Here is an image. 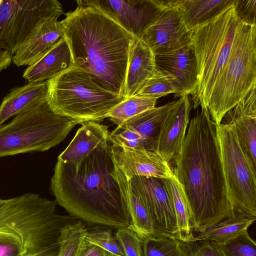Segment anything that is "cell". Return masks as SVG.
Instances as JSON below:
<instances>
[{
    "instance_id": "obj_1",
    "label": "cell",
    "mask_w": 256,
    "mask_h": 256,
    "mask_svg": "<svg viewBox=\"0 0 256 256\" xmlns=\"http://www.w3.org/2000/svg\"><path fill=\"white\" fill-rule=\"evenodd\" d=\"M128 186L109 142L78 161L58 160L50 188L56 204L70 216L119 228L130 224Z\"/></svg>"
},
{
    "instance_id": "obj_2",
    "label": "cell",
    "mask_w": 256,
    "mask_h": 256,
    "mask_svg": "<svg viewBox=\"0 0 256 256\" xmlns=\"http://www.w3.org/2000/svg\"><path fill=\"white\" fill-rule=\"evenodd\" d=\"M173 170L183 186L192 212V231L233 215L228 198L216 124L207 109L190 121Z\"/></svg>"
},
{
    "instance_id": "obj_3",
    "label": "cell",
    "mask_w": 256,
    "mask_h": 256,
    "mask_svg": "<svg viewBox=\"0 0 256 256\" xmlns=\"http://www.w3.org/2000/svg\"><path fill=\"white\" fill-rule=\"evenodd\" d=\"M60 21L62 37L72 64L98 85L124 97L130 56L136 38L93 6H78Z\"/></svg>"
},
{
    "instance_id": "obj_4",
    "label": "cell",
    "mask_w": 256,
    "mask_h": 256,
    "mask_svg": "<svg viewBox=\"0 0 256 256\" xmlns=\"http://www.w3.org/2000/svg\"><path fill=\"white\" fill-rule=\"evenodd\" d=\"M56 204L32 193L0 198V256H57L62 229L76 218Z\"/></svg>"
},
{
    "instance_id": "obj_5",
    "label": "cell",
    "mask_w": 256,
    "mask_h": 256,
    "mask_svg": "<svg viewBox=\"0 0 256 256\" xmlns=\"http://www.w3.org/2000/svg\"><path fill=\"white\" fill-rule=\"evenodd\" d=\"M46 102L52 112L82 123L102 122L124 98L98 85L73 64L46 80Z\"/></svg>"
},
{
    "instance_id": "obj_6",
    "label": "cell",
    "mask_w": 256,
    "mask_h": 256,
    "mask_svg": "<svg viewBox=\"0 0 256 256\" xmlns=\"http://www.w3.org/2000/svg\"><path fill=\"white\" fill-rule=\"evenodd\" d=\"M256 88V26L240 22L228 60L214 86L207 109L219 124L225 114Z\"/></svg>"
},
{
    "instance_id": "obj_7",
    "label": "cell",
    "mask_w": 256,
    "mask_h": 256,
    "mask_svg": "<svg viewBox=\"0 0 256 256\" xmlns=\"http://www.w3.org/2000/svg\"><path fill=\"white\" fill-rule=\"evenodd\" d=\"M234 5L193 31L191 43L196 58L198 78L192 98L194 109L198 106L207 109L214 84L229 57L241 22Z\"/></svg>"
},
{
    "instance_id": "obj_8",
    "label": "cell",
    "mask_w": 256,
    "mask_h": 256,
    "mask_svg": "<svg viewBox=\"0 0 256 256\" xmlns=\"http://www.w3.org/2000/svg\"><path fill=\"white\" fill-rule=\"evenodd\" d=\"M80 122L54 114L46 101L0 126V158L43 152L62 142Z\"/></svg>"
},
{
    "instance_id": "obj_9",
    "label": "cell",
    "mask_w": 256,
    "mask_h": 256,
    "mask_svg": "<svg viewBox=\"0 0 256 256\" xmlns=\"http://www.w3.org/2000/svg\"><path fill=\"white\" fill-rule=\"evenodd\" d=\"M222 168L233 215L256 216V172L243 153L232 124H216Z\"/></svg>"
},
{
    "instance_id": "obj_10",
    "label": "cell",
    "mask_w": 256,
    "mask_h": 256,
    "mask_svg": "<svg viewBox=\"0 0 256 256\" xmlns=\"http://www.w3.org/2000/svg\"><path fill=\"white\" fill-rule=\"evenodd\" d=\"M56 0H2L0 4V49L13 56L44 24L63 14Z\"/></svg>"
},
{
    "instance_id": "obj_11",
    "label": "cell",
    "mask_w": 256,
    "mask_h": 256,
    "mask_svg": "<svg viewBox=\"0 0 256 256\" xmlns=\"http://www.w3.org/2000/svg\"><path fill=\"white\" fill-rule=\"evenodd\" d=\"M176 100L148 110L127 120L110 132L114 146L156 150L162 124Z\"/></svg>"
},
{
    "instance_id": "obj_12",
    "label": "cell",
    "mask_w": 256,
    "mask_h": 256,
    "mask_svg": "<svg viewBox=\"0 0 256 256\" xmlns=\"http://www.w3.org/2000/svg\"><path fill=\"white\" fill-rule=\"evenodd\" d=\"M78 6H91L140 39L162 9L161 0H77Z\"/></svg>"
},
{
    "instance_id": "obj_13",
    "label": "cell",
    "mask_w": 256,
    "mask_h": 256,
    "mask_svg": "<svg viewBox=\"0 0 256 256\" xmlns=\"http://www.w3.org/2000/svg\"><path fill=\"white\" fill-rule=\"evenodd\" d=\"M162 9L141 36L156 55L180 48L191 42L193 32L188 30L177 6L176 0H161Z\"/></svg>"
},
{
    "instance_id": "obj_14",
    "label": "cell",
    "mask_w": 256,
    "mask_h": 256,
    "mask_svg": "<svg viewBox=\"0 0 256 256\" xmlns=\"http://www.w3.org/2000/svg\"><path fill=\"white\" fill-rule=\"evenodd\" d=\"M130 188L141 198L155 224L156 235L178 240V228L173 204L160 178L134 176Z\"/></svg>"
},
{
    "instance_id": "obj_15",
    "label": "cell",
    "mask_w": 256,
    "mask_h": 256,
    "mask_svg": "<svg viewBox=\"0 0 256 256\" xmlns=\"http://www.w3.org/2000/svg\"><path fill=\"white\" fill-rule=\"evenodd\" d=\"M112 146L116 164L128 181L134 176L160 179L174 176L169 162L155 150Z\"/></svg>"
},
{
    "instance_id": "obj_16",
    "label": "cell",
    "mask_w": 256,
    "mask_h": 256,
    "mask_svg": "<svg viewBox=\"0 0 256 256\" xmlns=\"http://www.w3.org/2000/svg\"><path fill=\"white\" fill-rule=\"evenodd\" d=\"M190 104L188 96L176 100L164 120L157 140L156 150L168 162L180 151L190 122Z\"/></svg>"
},
{
    "instance_id": "obj_17",
    "label": "cell",
    "mask_w": 256,
    "mask_h": 256,
    "mask_svg": "<svg viewBox=\"0 0 256 256\" xmlns=\"http://www.w3.org/2000/svg\"><path fill=\"white\" fill-rule=\"evenodd\" d=\"M156 66L176 78L180 98L195 94L198 84V64L191 42L172 51L155 55Z\"/></svg>"
},
{
    "instance_id": "obj_18",
    "label": "cell",
    "mask_w": 256,
    "mask_h": 256,
    "mask_svg": "<svg viewBox=\"0 0 256 256\" xmlns=\"http://www.w3.org/2000/svg\"><path fill=\"white\" fill-rule=\"evenodd\" d=\"M156 67L155 54L141 40L136 38L131 50L126 74L124 100L138 93Z\"/></svg>"
},
{
    "instance_id": "obj_19",
    "label": "cell",
    "mask_w": 256,
    "mask_h": 256,
    "mask_svg": "<svg viewBox=\"0 0 256 256\" xmlns=\"http://www.w3.org/2000/svg\"><path fill=\"white\" fill-rule=\"evenodd\" d=\"M62 37L60 21L54 19L44 24L38 32L12 56L18 66H30L51 50Z\"/></svg>"
},
{
    "instance_id": "obj_20",
    "label": "cell",
    "mask_w": 256,
    "mask_h": 256,
    "mask_svg": "<svg viewBox=\"0 0 256 256\" xmlns=\"http://www.w3.org/2000/svg\"><path fill=\"white\" fill-rule=\"evenodd\" d=\"M46 81L28 82L10 90L0 104V126L10 118L46 101Z\"/></svg>"
},
{
    "instance_id": "obj_21",
    "label": "cell",
    "mask_w": 256,
    "mask_h": 256,
    "mask_svg": "<svg viewBox=\"0 0 256 256\" xmlns=\"http://www.w3.org/2000/svg\"><path fill=\"white\" fill-rule=\"evenodd\" d=\"M72 64L68 44L62 37L46 54L24 70L22 77L28 82L46 81Z\"/></svg>"
},
{
    "instance_id": "obj_22",
    "label": "cell",
    "mask_w": 256,
    "mask_h": 256,
    "mask_svg": "<svg viewBox=\"0 0 256 256\" xmlns=\"http://www.w3.org/2000/svg\"><path fill=\"white\" fill-rule=\"evenodd\" d=\"M75 136L58 160L64 162L78 161L87 156L100 145L109 142L107 126L88 121L82 123Z\"/></svg>"
},
{
    "instance_id": "obj_23",
    "label": "cell",
    "mask_w": 256,
    "mask_h": 256,
    "mask_svg": "<svg viewBox=\"0 0 256 256\" xmlns=\"http://www.w3.org/2000/svg\"><path fill=\"white\" fill-rule=\"evenodd\" d=\"M236 0H176L186 26L193 32L232 6Z\"/></svg>"
},
{
    "instance_id": "obj_24",
    "label": "cell",
    "mask_w": 256,
    "mask_h": 256,
    "mask_svg": "<svg viewBox=\"0 0 256 256\" xmlns=\"http://www.w3.org/2000/svg\"><path fill=\"white\" fill-rule=\"evenodd\" d=\"M256 220V216L236 212L216 224L193 230L190 241L208 240L220 244L248 231Z\"/></svg>"
},
{
    "instance_id": "obj_25",
    "label": "cell",
    "mask_w": 256,
    "mask_h": 256,
    "mask_svg": "<svg viewBox=\"0 0 256 256\" xmlns=\"http://www.w3.org/2000/svg\"><path fill=\"white\" fill-rule=\"evenodd\" d=\"M161 180L173 204L178 228V240L184 242H189L192 238L193 216L184 188L175 176Z\"/></svg>"
},
{
    "instance_id": "obj_26",
    "label": "cell",
    "mask_w": 256,
    "mask_h": 256,
    "mask_svg": "<svg viewBox=\"0 0 256 256\" xmlns=\"http://www.w3.org/2000/svg\"><path fill=\"white\" fill-rule=\"evenodd\" d=\"M127 206L130 226L143 240L156 235L155 224L140 197L128 184Z\"/></svg>"
},
{
    "instance_id": "obj_27",
    "label": "cell",
    "mask_w": 256,
    "mask_h": 256,
    "mask_svg": "<svg viewBox=\"0 0 256 256\" xmlns=\"http://www.w3.org/2000/svg\"><path fill=\"white\" fill-rule=\"evenodd\" d=\"M230 124L233 126L242 150L256 172V118L240 116Z\"/></svg>"
},
{
    "instance_id": "obj_28",
    "label": "cell",
    "mask_w": 256,
    "mask_h": 256,
    "mask_svg": "<svg viewBox=\"0 0 256 256\" xmlns=\"http://www.w3.org/2000/svg\"><path fill=\"white\" fill-rule=\"evenodd\" d=\"M174 93L180 97V88L176 78L170 72L158 66L152 76L134 96L159 98Z\"/></svg>"
},
{
    "instance_id": "obj_29",
    "label": "cell",
    "mask_w": 256,
    "mask_h": 256,
    "mask_svg": "<svg viewBox=\"0 0 256 256\" xmlns=\"http://www.w3.org/2000/svg\"><path fill=\"white\" fill-rule=\"evenodd\" d=\"M156 98L133 96L118 104L109 113L108 117L117 126L130 118L156 107Z\"/></svg>"
},
{
    "instance_id": "obj_30",
    "label": "cell",
    "mask_w": 256,
    "mask_h": 256,
    "mask_svg": "<svg viewBox=\"0 0 256 256\" xmlns=\"http://www.w3.org/2000/svg\"><path fill=\"white\" fill-rule=\"evenodd\" d=\"M144 256H184L182 242L162 235H156L143 240Z\"/></svg>"
},
{
    "instance_id": "obj_31",
    "label": "cell",
    "mask_w": 256,
    "mask_h": 256,
    "mask_svg": "<svg viewBox=\"0 0 256 256\" xmlns=\"http://www.w3.org/2000/svg\"><path fill=\"white\" fill-rule=\"evenodd\" d=\"M86 230L84 224L79 220L62 228L58 240L59 250L57 256H74Z\"/></svg>"
},
{
    "instance_id": "obj_32",
    "label": "cell",
    "mask_w": 256,
    "mask_h": 256,
    "mask_svg": "<svg viewBox=\"0 0 256 256\" xmlns=\"http://www.w3.org/2000/svg\"><path fill=\"white\" fill-rule=\"evenodd\" d=\"M218 246L224 256H256V242L248 231Z\"/></svg>"
},
{
    "instance_id": "obj_33",
    "label": "cell",
    "mask_w": 256,
    "mask_h": 256,
    "mask_svg": "<svg viewBox=\"0 0 256 256\" xmlns=\"http://www.w3.org/2000/svg\"><path fill=\"white\" fill-rule=\"evenodd\" d=\"M114 236L122 248L124 256H144L143 240L130 225L118 228Z\"/></svg>"
},
{
    "instance_id": "obj_34",
    "label": "cell",
    "mask_w": 256,
    "mask_h": 256,
    "mask_svg": "<svg viewBox=\"0 0 256 256\" xmlns=\"http://www.w3.org/2000/svg\"><path fill=\"white\" fill-rule=\"evenodd\" d=\"M84 238L88 242L107 250L114 256H124L118 242L110 230H86Z\"/></svg>"
},
{
    "instance_id": "obj_35",
    "label": "cell",
    "mask_w": 256,
    "mask_h": 256,
    "mask_svg": "<svg viewBox=\"0 0 256 256\" xmlns=\"http://www.w3.org/2000/svg\"><path fill=\"white\" fill-rule=\"evenodd\" d=\"M240 116L256 118V88L252 90L244 98L228 110L223 117L221 123L230 124Z\"/></svg>"
},
{
    "instance_id": "obj_36",
    "label": "cell",
    "mask_w": 256,
    "mask_h": 256,
    "mask_svg": "<svg viewBox=\"0 0 256 256\" xmlns=\"http://www.w3.org/2000/svg\"><path fill=\"white\" fill-rule=\"evenodd\" d=\"M182 244L184 256H224L218 244L212 240L182 242Z\"/></svg>"
},
{
    "instance_id": "obj_37",
    "label": "cell",
    "mask_w": 256,
    "mask_h": 256,
    "mask_svg": "<svg viewBox=\"0 0 256 256\" xmlns=\"http://www.w3.org/2000/svg\"><path fill=\"white\" fill-rule=\"evenodd\" d=\"M234 10L240 20L250 26H256V0H236Z\"/></svg>"
},
{
    "instance_id": "obj_38",
    "label": "cell",
    "mask_w": 256,
    "mask_h": 256,
    "mask_svg": "<svg viewBox=\"0 0 256 256\" xmlns=\"http://www.w3.org/2000/svg\"><path fill=\"white\" fill-rule=\"evenodd\" d=\"M74 256H114L104 248L86 240H82Z\"/></svg>"
},
{
    "instance_id": "obj_39",
    "label": "cell",
    "mask_w": 256,
    "mask_h": 256,
    "mask_svg": "<svg viewBox=\"0 0 256 256\" xmlns=\"http://www.w3.org/2000/svg\"><path fill=\"white\" fill-rule=\"evenodd\" d=\"M12 55L9 52L0 49V72L7 68L12 62Z\"/></svg>"
},
{
    "instance_id": "obj_40",
    "label": "cell",
    "mask_w": 256,
    "mask_h": 256,
    "mask_svg": "<svg viewBox=\"0 0 256 256\" xmlns=\"http://www.w3.org/2000/svg\"><path fill=\"white\" fill-rule=\"evenodd\" d=\"M2 2V0H0V4Z\"/></svg>"
}]
</instances>
